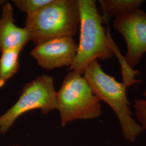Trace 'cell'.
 Returning <instances> with one entry per match:
<instances>
[{
  "instance_id": "6da1fadb",
  "label": "cell",
  "mask_w": 146,
  "mask_h": 146,
  "mask_svg": "<svg viewBox=\"0 0 146 146\" xmlns=\"http://www.w3.org/2000/svg\"><path fill=\"white\" fill-rule=\"evenodd\" d=\"M80 12V36L78 52L68 72L81 75L94 60H110L116 52V47L106 34L103 24L107 20L100 14L94 0H78Z\"/></svg>"
},
{
  "instance_id": "7a4b0ae2",
  "label": "cell",
  "mask_w": 146,
  "mask_h": 146,
  "mask_svg": "<svg viewBox=\"0 0 146 146\" xmlns=\"http://www.w3.org/2000/svg\"><path fill=\"white\" fill-rule=\"evenodd\" d=\"M81 16L78 0H52L41 9L27 15L25 28L36 46L56 38H73Z\"/></svg>"
},
{
  "instance_id": "3957f363",
  "label": "cell",
  "mask_w": 146,
  "mask_h": 146,
  "mask_svg": "<svg viewBox=\"0 0 146 146\" xmlns=\"http://www.w3.org/2000/svg\"><path fill=\"white\" fill-rule=\"evenodd\" d=\"M83 76L98 99L104 101L115 113L124 139L131 143L135 142L143 130L132 117L131 104L127 96V85L105 73L98 60L89 65Z\"/></svg>"
},
{
  "instance_id": "277c9868",
  "label": "cell",
  "mask_w": 146,
  "mask_h": 146,
  "mask_svg": "<svg viewBox=\"0 0 146 146\" xmlns=\"http://www.w3.org/2000/svg\"><path fill=\"white\" fill-rule=\"evenodd\" d=\"M56 110L64 127L77 120H92L102 114L101 101L83 75L69 71L56 95Z\"/></svg>"
},
{
  "instance_id": "5b68a950",
  "label": "cell",
  "mask_w": 146,
  "mask_h": 146,
  "mask_svg": "<svg viewBox=\"0 0 146 146\" xmlns=\"http://www.w3.org/2000/svg\"><path fill=\"white\" fill-rule=\"evenodd\" d=\"M56 95L52 76L44 74L25 84L15 104L0 116V134H6L17 119L28 111L38 109L47 115L56 109Z\"/></svg>"
},
{
  "instance_id": "8992f818",
  "label": "cell",
  "mask_w": 146,
  "mask_h": 146,
  "mask_svg": "<svg viewBox=\"0 0 146 146\" xmlns=\"http://www.w3.org/2000/svg\"><path fill=\"white\" fill-rule=\"evenodd\" d=\"M115 31L125 40V62L133 69L146 52V13L141 9L116 17L113 21Z\"/></svg>"
},
{
  "instance_id": "52a82bcc",
  "label": "cell",
  "mask_w": 146,
  "mask_h": 146,
  "mask_svg": "<svg viewBox=\"0 0 146 146\" xmlns=\"http://www.w3.org/2000/svg\"><path fill=\"white\" fill-rule=\"evenodd\" d=\"M78 45L69 37L54 38L36 45L30 52L38 64L47 70L63 66L69 67L78 52Z\"/></svg>"
},
{
  "instance_id": "ba28073f",
  "label": "cell",
  "mask_w": 146,
  "mask_h": 146,
  "mask_svg": "<svg viewBox=\"0 0 146 146\" xmlns=\"http://www.w3.org/2000/svg\"><path fill=\"white\" fill-rule=\"evenodd\" d=\"M13 8L8 1L2 6L0 18V52L13 48L23 49L31 40V35L26 28L15 24Z\"/></svg>"
},
{
  "instance_id": "9c48e42d",
  "label": "cell",
  "mask_w": 146,
  "mask_h": 146,
  "mask_svg": "<svg viewBox=\"0 0 146 146\" xmlns=\"http://www.w3.org/2000/svg\"><path fill=\"white\" fill-rule=\"evenodd\" d=\"M22 49L13 48L1 52L0 57V88L17 72L20 67L19 56Z\"/></svg>"
},
{
  "instance_id": "30bf717a",
  "label": "cell",
  "mask_w": 146,
  "mask_h": 146,
  "mask_svg": "<svg viewBox=\"0 0 146 146\" xmlns=\"http://www.w3.org/2000/svg\"><path fill=\"white\" fill-rule=\"evenodd\" d=\"M142 0H100L104 18L117 17L125 14L140 9Z\"/></svg>"
},
{
  "instance_id": "8fae6325",
  "label": "cell",
  "mask_w": 146,
  "mask_h": 146,
  "mask_svg": "<svg viewBox=\"0 0 146 146\" xmlns=\"http://www.w3.org/2000/svg\"><path fill=\"white\" fill-rule=\"evenodd\" d=\"M52 0H13L16 7L27 15L34 13L50 3Z\"/></svg>"
},
{
  "instance_id": "7c38bea8",
  "label": "cell",
  "mask_w": 146,
  "mask_h": 146,
  "mask_svg": "<svg viewBox=\"0 0 146 146\" xmlns=\"http://www.w3.org/2000/svg\"><path fill=\"white\" fill-rule=\"evenodd\" d=\"M145 99L134 100L133 108L135 110V116L141 123L143 131H146V90L143 93Z\"/></svg>"
},
{
  "instance_id": "4fadbf2b",
  "label": "cell",
  "mask_w": 146,
  "mask_h": 146,
  "mask_svg": "<svg viewBox=\"0 0 146 146\" xmlns=\"http://www.w3.org/2000/svg\"><path fill=\"white\" fill-rule=\"evenodd\" d=\"M19 146V145H13V146Z\"/></svg>"
}]
</instances>
